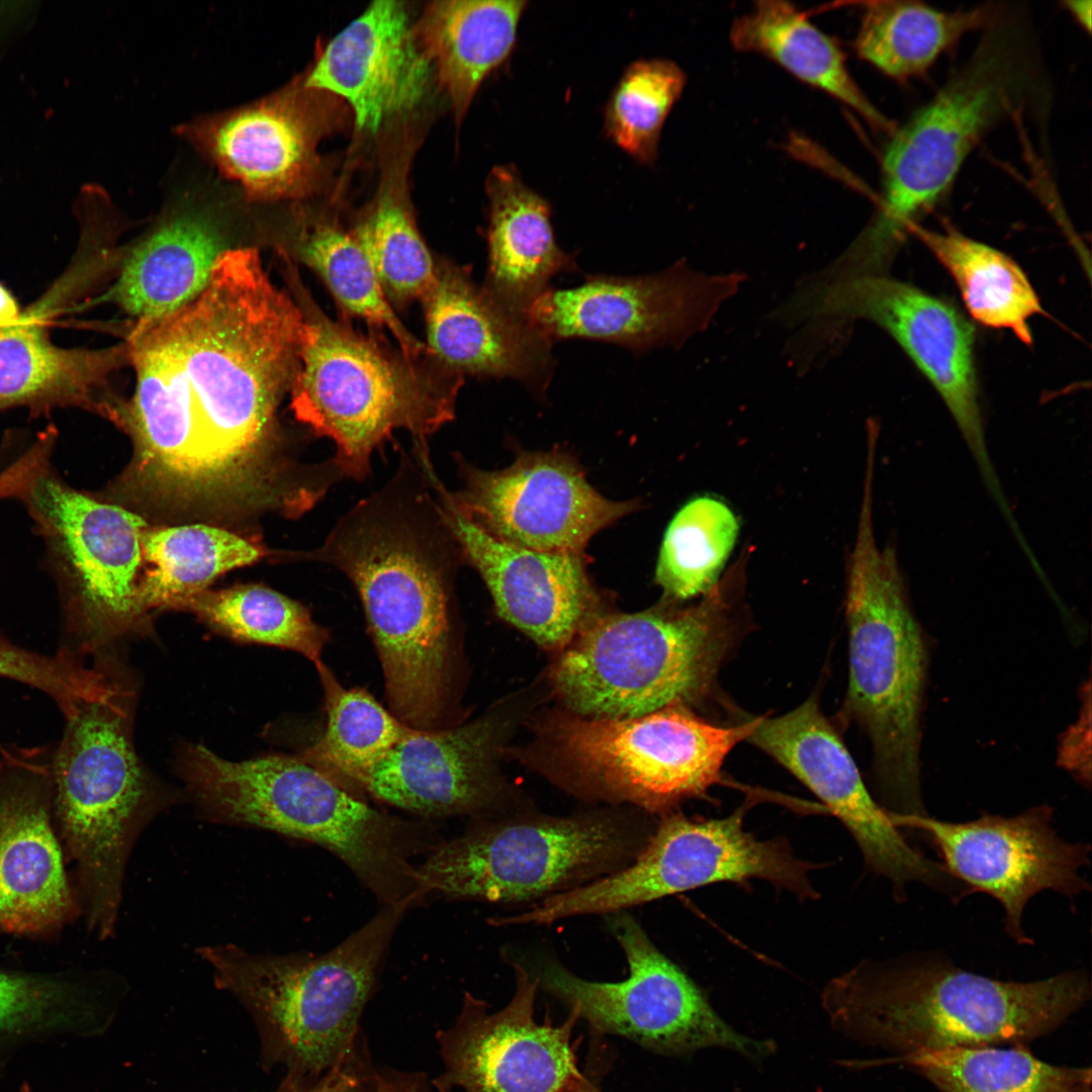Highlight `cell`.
<instances>
[{"mask_svg": "<svg viewBox=\"0 0 1092 1092\" xmlns=\"http://www.w3.org/2000/svg\"><path fill=\"white\" fill-rule=\"evenodd\" d=\"M657 820L628 808L551 816L525 810L478 819L417 866L423 899L529 903L576 889L630 864Z\"/></svg>", "mask_w": 1092, "mask_h": 1092, "instance_id": "obj_11", "label": "cell"}, {"mask_svg": "<svg viewBox=\"0 0 1092 1092\" xmlns=\"http://www.w3.org/2000/svg\"><path fill=\"white\" fill-rule=\"evenodd\" d=\"M23 494L67 573L68 639L60 648L86 659L126 634L146 630L138 601L145 521L43 471Z\"/></svg>", "mask_w": 1092, "mask_h": 1092, "instance_id": "obj_16", "label": "cell"}, {"mask_svg": "<svg viewBox=\"0 0 1092 1092\" xmlns=\"http://www.w3.org/2000/svg\"><path fill=\"white\" fill-rule=\"evenodd\" d=\"M421 301L425 345L440 364L462 376L514 379L544 395L554 369L552 344L503 308L468 268L437 258Z\"/></svg>", "mask_w": 1092, "mask_h": 1092, "instance_id": "obj_27", "label": "cell"}, {"mask_svg": "<svg viewBox=\"0 0 1092 1092\" xmlns=\"http://www.w3.org/2000/svg\"><path fill=\"white\" fill-rule=\"evenodd\" d=\"M20 312L12 295L0 284V328L17 321Z\"/></svg>", "mask_w": 1092, "mask_h": 1092, "instance_id": "obj_48", "label": "cell"}, {"mask_svg": "<svg viewBox=\"0 0 1092 1092\" xmlns=\"http://www.w3.org/2000/svg\"><path fill=\"white\" fill-rule=\"evenodd\" d=\"M324 690L327 726L323 736L297 755L339 785L359 788L372 767L411 730L366 690L345 689L322 661L315 664Z\"/></svg>", "mask_w": 1092, "mask_h": 1092, "instance_id": "obj_38", "label": "cell"}, {"mask_svg": "<svg viewBox=\"0 0 1092 1092\" xmlns=\"http://www.w3.org/2000/svg\"><path fill=\"white\" fill-rule=\"evenodd\" d=\"M998 6L942 10L908 0L867 2L854 49L884 75L906 81L925 74L966 34L981 31Z\"/></svg>", "mask_w": 1092, "mask_h": 1092, "instance_id": "obj_34", "label": "cell"}, {"mask_svg": "<svg viewBox=\"0 0 1092 1092\" xmlns=\"http://www.w3.org/2000/svg\"><path fill=\"white\" fill-rule=\"evenodd\" d=\"M224 250L212 217L183 208L131 249L109 298L134 323L160 318L204 289Z\"/></svg>", "mask_w": 1092, "mask_h": 1092, "instance_id": "obj_30", "label": "cell"}, {"mask_svg": "<svg viewBox=\"0 0 1092 1092\" xmlns=\"http://www.w3.org/2000/svg\"><path fill=\"white\" fill-rule=\"evenodd\" d=\"M1052 86L1027 9L1003 3L971 55L935 95L895 128L882 159V192L851 243L866 262L887 266L915 218L951 188L974 149L1005 121L1044 118Z\"/></svg>", "mask_w": 1092, "mask_h": 1092, "instance_id": "obj_3", "label": "cell"}, {"mask_svg": "<svg viewBox=\"0 0 1092 1092\" xmlns=\"http://www.w3.org/2000/svg\"><path fill=\"white\" fill-rule=\"evenodd\" d=\"M800 342L829 358L855 321L887 332L935 388L998 505L1005 502L986 441L974 329L951 304L887 274L845 280L793 299Z\"/></svg>", "mask_w": 1092, "mask_h": 1092, "instance_id": "obj_13", "label": "cell"}, {"mask_svg": "<svg viewBox=\"0 0 1092 1092\" xmlns=\"http://www.w3.org/2000/svg\"><path fill=\"white\" fill-rule=\"evenodd\" d=\"M745 279L739 271L705 273L685 260L643 276L589 275L573 288L549 287L527 321L551 344L589 339L637 353L679 348L708 329Z\"/></svg>", "mask_w": 1092, "mask_h": 1092, "instance_id": "obj_17", "label": "cell"}, {"mask_svg": "<svg viewBox=\"0 0 1092 1092\" xmlns=\"http://www.w3.org/2000/svg\"><path fill=\"white\" fill-rule=\"evenodd\" d=\"M502 713L447 729H417L368 772L360 789L428 818H496L527 810L511 802L496 769L505 736Z\"/></svg>", "mask_w": 1092, "mask_h": 1092, "instance_id": "obj_24", "label": "cell"}, {"mask_svg": "<svg viewBox=\"0 0 1092 1092\" xmlns=\"http://www.w3.org/2000/svg\"><path fill=\"white\" fill-rule=\"evenodd\" d=\"M53 747L0 755V934L57 938L81 906L53 820Z\"/></svg>", "mask_w": 1092, "mask_h": 1092, "instance_id": "obj_22", "label": "cell"}, {"mask_svg": "<svg viewBox=\"0 0 1092 1092\" xmlns=\"http://www.w3.org/2000/svg\"><path fill=\"white\" fill-rule=\"evenodd\" d=\"M301 324L254 248L225 249L193 300L134 323L125 342L135 387L120 424L133 442L128 483L178 510L294 503L310 466L289 459L277 413Z\"/></svg>", "mask_w": 1092, "mask_h": 1092, "instance_id": "obj_1", "label": "cell"}, {"mask_svg": "<svg viewBox=\"0 0 1092 1092\" xmlns=\"http://www.w3.org/2000/svg\"><path fill=\"white\" fill-rule=\"evenodd\" d=\"M462 486L453 506L494 537L530 550L582 553L590 538L638 508L612 500L561 451L521 452L502 470L456 458Z\"/></svg>", "mask_w": 1092, "mask_h": 1092, "instance_id": "obj_21", "label": "cell"}, {"mask_svg": "<svg viewBox=\"0 0 1092 1092\" xmlns=\"http://www.w3.org/2000/svg\"><path fill=\"white\" fill-rule=\"evenodd\" d=\"M432 73L403 3L375 1L328 42L300 82L344 100L357 129L372 134L422 102Z\"/></svg>", "mask_w": 1092, "mask_h": 1092, "instance_id": "obj_26", "label": "cell"}, {"mask_svg": "<svg viewBox=\"0 0 1092 1092\" xmlns=\"http://www.w3.org/2000/svg\"><path fill=\"white\" fill-rule=\"evenodd\" d=\"M685 72L666 59L638 60L618 81L606 108L613 142L641 163L657 155L663 123L686 85Z\"/></svg>", "mask_w": 1092, "mask_h": 1092, "instance_id": "obj_43", "label": "cell"}, {"mask_svg": "<svg viewBox=\"0 0 1092 1092\" xmlns=\"http://www.w3.org/2000/svg\"><path fill=\"white\" fill-rule=\"evenodd\" d=\"M380 1068L371 1057L367 1040L339 1066L311 1083L282 1080L275 1092H379Z\"/></svg>", "mask_w": 1092, "mask_h": 1092, "instance_id": "obj_45", "label": "cell"}, {"mask_svg": "<svg viewBox=\"0 0 1092 1092\" xmlns=\"http://www.w3.org/2000/svg\"><path fill=\"white\" fill-rule=\"evenodd\" d=\"M609 917L627 960L628 977L619 982L589 981L557 959L542 956L529 966L521 963L539 989L575 1009L598 1031L626 1037L657 1053L682 1055L718 1048L760 1059L772 1052L768 1040L750 1037L728 1024L628 911Z\"/></svg>", "mask_w": 1092, "mask_h": 1092, "instance_id": "obj_15", "label": "cell"}, {"mask_svg": "<svg viewBox=\"0 0 1092 1092\" xmlns=\"http://www.w3.org/2000/svg\"><path fill=\"white\" fill-rule=\"evenodd\" d=\"M908 234L915 235L946 269L978 323L1009 330L1022 343L1031 345L1029 321L1044 310L1015 261L952 228L935 232L914 223Z\"/></svg>", "mask_w": 1092, "mask_h": 1092, "instance_id": "obj_36", "label": "cell"}, {"mask_svg": "<svg viewBox=\"0 0 1092 1092\" xmlns=\"http://www.w3.org/2000/svg\"><path fill=\"white\" fill-rule=\"evenodd\" d=\"M112 1015L96 975L0 966V1073L29 1046L102 1033Z\"/></svg>", "mask_w": 1092, "mask_h": 1092, "instance_id": "obj_31", "label": "cell"}, {"mask_svg": "<svg viewBox=\"0 0 1092 1092\" xmlns=\"http://www.w3.org/2000/svg\"><path fill=\"white\" fill-rule=\"evenodd\" d=\"M133 691L116 662L106 687L65 718L53 747V820L86 930L115 932L132 847L164 799L142 767L131 738Z\"/></svg>", "mask_w": 1092, "mask_h": 1092, "instance_id": "obj_9", "label": "cell"}, {"mask_svg": "<svg viewBox=\"0 0 1092 1092\" xmlns=\"http://www.w3.org/2000/svg\"><path fill=\"white\" fill-rule=\"evenodd\" d=\"M737 714L722 726L685 706L624 719L567 712L542 729V769L574 796L662 817L723 781L726 757L752 731L750 715Z\"/></svg>", "mask_w": 1092, "mask_h": 1092, "instance_id": "obj_12", "label": "cell"}, {"mask_svg": "<svg viewBox=\"0 0 1092 1092\" xmlns=\"http://www.w3.org/2000/svg\"><path fill=\"white\" fill-rule=\"evenodd\" d=\"M750 553L743 549L695 604L663 601L642 612L595 617L550 671L568 713L634 718L719 698L720 670L751 627L745 600Z\"/></svg>", "mask_w": 1092, "mask_h": 1092, "instance_id": "obj_5", "label": "cell"}, {"mask_svg": "<svg viewBox=\"0 0 1092 1092\" xmlns=\"http://www.w3.org/2000/svg\"><path fill=\"white\" fill-rule=\"evenodd\" d=\"M893 824L929 840L947 874L968 894L983 892L1005 912L1004 926L1019 944L1031 943L1022 928L1023 911L1039 892L1073 898L1089 890L1081 870L1090 845L1063 839L1053 828V809L1041 805L1010 817L985 814L968 822L889 810Z\"/></svg>", "mask_w": 1092, "mask_h": 1092, "instance_id": "obj_19", "label": "cell"}, {"mask_svg": "<svg viewBox=\"0 0 1092 1092\" xmlns=\"http://www.w3.org/2000/svg\"><path fill=\"white\" fill-rule=\"evenodd\" d=\"M173 609L194 614L213 630L241 642L286 648L314 665L330 639L300 603L269 587L245 584L179 601Z\"/></svg>", "mask_w": 1092, "mask_h": 1092, "instance_id": "obj_40", "label": "cell"}, {"mask_svg": "<svg viewBox=\"0 0 1092 1092\" xmlns=\"http://www.w3.org/2000/svg\"><path fill=\"white\" fill-rule=\"evenodd\" d=\"M844 607L848 682L840 720L868 736L875 783L891 811L924 815L920 750L927 646L897 552L891 544H878L869 482L847 560Z\"/></svg>", "mask_w": 1092, "mask_h": 1092, "instance_id": "obj_7", "label": "cell"}, {"mask_svg": "<svg viewBox=\"0 0 1092 1092\" xmlns=\"http://www.w3.org/2000/svg\"><path fill=\"white\" fill-rule=\"evenodd\" d=\"M940 1092H1091V1069L1055 1066L1025 1044L953 1048L897 1058Z\"/></svg>", "mask_w": 1092, "mask_h": 1092, "instance_id": "obj_39", "label": "cell"}, {"mask_svg": "<svg viewBox=\"0 0 1092 1092\" xmlns=\"http://www.w3.org/2000/svg\"><path fill=\"white\" fill-rule=\"evenodd\" d=\"M407 908L381 906L363 926L323 953H259L236 944L197 954L217 988L233 995L258 1030L262 1062L284 1080L317 1081L364 1037L360 1020Z\"/></svg>", "mask_w": 1092, "mask_h": 1092, "instance_id": "obj_10", "label": "cell"}, {"mask_svg": "<svg viewBox=\"0 0 1092 1092\" xmlns=\"http://www.w3.org/2000/svg\"><path fill=\"white\" fill-rule=\"evenodd\" d=\"M746 805L724 818L679 812L660 817L646 845L622 870L536 904L539 925L611 915L715 883L760 879L800 899H816V864L799 858L784 837L758 839L743 825Z\"/></svg>", "mask_w": 1092, "mask_h": 1092, "instance_id": "obj_14", "label": "cell"}, {"mask_svg": "<svg viewBox=\"0 0 1092 1092\" xmlns=\"http://www.w3.org/2000/svg\"><path fill=\"white\" fill-rule=\"evenodd\" d=\"M437 489L466 562L482 577L497 615L546 649L562 650L599 614L582 553L530 550L486 532Z\"/></svg>", "mask_w": 1092, "mask_h": 1092, "instance_id": "obj_25", "label": "cell"}, {"mask_svg": "<svg viewBox=\"0 0 1092 1092\" xmlns=\"http://www.w3.org/2000/svg\"><path fill=\"white\" fill-rule=\"evenodd\" d=\"M489 198L487 272L482 286L515 317L527 321L535 300L560 273L577 270L559 248L549 203L511 166L495 167L486 180Z\"/></svg>", "mask_w": 1092, "mask_h": 1092, "instance_id": "obj_29", "label": "cell"}, {"mask_svg": "<svg viewBox=\"0 0 1092 1092\" xmlns=\"http://www.w3.org/2000/svg\"><path fill=\"white\" fill-rule=\"evenodd\" d=\"M428 449L401 451L397 469L297 557L353 583L379 655L387 699L442 697L452 681L455 577L466 562L439 495Z\"/></svg>", "mask_w": 1092, "mask_h": 1092, "instance_id": "obj_2", "label": "cell"}, {"mask_svg": "<svg viewBox=\"0 0 1092 1092\" xmlns=\"http://www.w3.org/2000/svg\"><path fill=\"white\" fill-rule=\"evenodd\" d=\"M738 529L725 503L711 496L687 503L665 531L656 564L663 601L681 604L707 594L721 577Z\"/></svg>", "mask_w": 1092, "mask_h": 1092, "instance_id": "obj_42", "label": "cell"}, {"mask_svg": "<svg viewBox=\"0 0 1092 1092\" xmlns=\"http://www.w3.org/2000/svg\"><path fill=\"white\" fill-rule=\"evenodd\" d=\"M737 51L759 54L800 81L822 90L857 112L877 129L892 133L893 121L864 95L852 78L838 43L793 4L756 2L730 29Z\"/></svg>", "mask_w": 1092, "mask_h": 1092, "instance_id": "obj_33", "label": "cell"}, {"mask_svg": "<svg viewBox=\"0 0 1092 1092\" xmlns=\"http://www.w3.org/2000/svg\"><path fill=\"white\" fill-rule=\"evenodd\" d=\"M302 311L290 407L317 436L331 439L344 477L363 480L372 455L394 432L418 443L453 421L463 376L430 353L413 357L325 313L289 271Z\"/></svg>", "mask_w": 1092, "mask_h": 1092, "instance_id": "obj_8", "label": "cell"}, {"mask_svg": "<svg viewBox=\"0 0 1092 1092\" xmlns=\"http://www.w3.org/2000/svg\"><path fill=\"white\" fill-rule=\"evenodd\" d=\"M526 6L524 0H445L425 8L415 31L457 119L513 52Z\"/></svg>", "mask_w": 1092, "mask_h": 1092, "instance_id": "obj_32", "label": "cell"}, {"mask_svg": "<svg viewBox=\"0 0 1092 1092\" xmlns=\"http://www.w3.org/2000/svg\"><path fill=\"white\" fill-rule=\"evenodd\" d=\"M317 92L300 80L240 107L196 117L178 133L240 187L245 200L300 199L315 189L325 132Z\"/></svg>", "mask_w": 1092, "mask_h": 1092, "instance_id": "obj_23", "label": "cell"}, {"mask_svg": "<svg viewBox=\"0 0 1092 1092\" xmlns=\"http://www.w3.org/2000/svg\"><path fill=\"white\" fill-rule=\"evenodd\" d=\"M511 965L515 992L505 1007L491 1012L466 992L452 1024L437 1030L442 1070L430 1083L438 1092H574L584 1078L571 1044L578 1012L560 1025L538 1023V983L521 963Z\"/></svg>", "mask_w": 1092, "mask_h": 1092, "instance_id": "obj_20", "label": "cell"}, {"mask_svg": "<svg viewBox=\"0 0 1092 1092\" xmlns=\"http://www.w3.org/2000/svg\"><path fill=\"white\" fill-rule=\"evenodd\" d=\"M1064 5L1076 22L1089 33L1091 31L1092 2L1090 0L1066 1Z\"/></svg>", "mask_w": 1092, "mask_h": 1092, "instance_id": "obj_47", "label": "cell"}, {"mask_svg": "<svg viewBox=\"0 0 1092 1092\" xmlns=\"http://www.w3.org/2000/svg\"><path fill=\"white\" fill-rule=\"evenodd\" d=\"M17 1092H33V1090H32V1088H31L30 1084H29V1083H28L27 1081H25V1080H24V1081H23V1082H22V1083L20 1084V1086H19V1088H18Z\"/></svg>", "mask_w": 1092, "mask_h": 1092, "instance_id": "obj_50", "label": "cell"}, {"mask_svg": "<svg viewBox=\"0 0 1092 1092\" xmlns=\"http://www.w3.org/2000/svg\"><path fill=\"white\" fill-rule=\"evenodd\" d=\"M52 301L48 295L0 328V410L73 405L117 424L122 401L109 380L129 364L126 342L90 350L54 345L44 328Z\"/></svg>", "mask_w": 1092, "mask_h": 1092, "instance_id": "obj_28", "label": "cell"}, {"mask_svg": "<svg viewBox=\"0 0 1092 1092\" xmlns=\"http://www.w3.org/2000/svg\"><path fill=\"white\" fill-rule=\"evenodd\" d=\"M0 677L19 681L44 693L58 705L64 718L78 703L93 696L101 681L94 664L60 649L54 655L14 644L0 634Z\"/></svg>", "mask_w": 1092, "mask_h": 1092, "instance_id": "obj_44", "label": "cell"}, {"mask_svg": "<svg viewBox=\"0 0 1092 1092\" xmlns=\"http://www.w3.org/2000/svg\"><path fill=\"white\" fill-rule=\"evenodd\" d=\"M1078 720L1067 729L1059 745L1058 760L1081 785L1090 786V680L1082 688Z\"/></svg>", "mask_w": 1092, "mask_h": 1092, "instance_id": "obj_46", "label": "cell"}, {"mask_svg": "<svg viewBox=\"0 0 1092 1092\" xmlns=\"http://www.w3.org/2000/svg\"><path fill=\"white\" fill-rule=\"evenodd\" d=\"M745 741L769 755L810 790L847 829L866 866L892 882L898 898L917 882L961 899L964 887L941 862L914 848L869 792L858 767L816 693L780 716H750Z\"/></svg>", "mask_w": 1092, "mask_h": 1092, "instance_id": "obj_18", "label": "cell"}, {"mask_svg": "<svg viewBox=\"0 0 1092 1092\" xmlns=\"http://www.w3.org/2000/svg\"><path fill=\"white\" fill-rule=\"evenodd\" d=\"M287 251L321 278L344 313L388 332L410 356L429 353L397 316L351 229L330 216L297 214Z\"/></svg>", "mask_w": 1092, "mask_h": 1092, "instance_id": "obj_35", "label": "cell"}, {"mask_svg": "<svg viewBox=\"0 0 1092 1092\" xmlns=\"http://www.w3.org/2000/svg\"><path fill=\"white\" fill-rule=\"evenodd\" d=\"M178 770L209 820L311 842L339 857L380 906L420 899L417 866L442 840L428 823L379 811L297 756L231 761L186 745Z\"/></svg>", "mask_w": 1092, "mask_h": 1092, "instance_id": "obj_6", "label": "cell"}, {"mask_svg": "<svg viewBox=\"0 0 1092 1092\" xmlns=\"http://www.w3.org/2000/svg\"><path fill=\"white\" fill-rule=\"evenodd\" d=\"M393 308L421 301L437 269L404 186L387 181L350 228Z\"/></svg>", "mask_w": 1092, "mask_h": 1092, "instance_id": "obj_41", "label": "cell"}, {"mask_svg": "<svg viewBox=\"0 0 1092 1092\" xmlns=\"http://www.w3.org/2000/svg\"><path fill=\"white\" fill-rule=\"evenodd\" d=\"M263 550L222 528L191 524L144 532L138 601L144 615L173 609L181 600L207 589L219 575L249 565Z\"/></svg>", "mask_w": 1092, "mask_h": 1092, "instance_id": "obj_37", "label": "cell"}, {"mask_svg": "<svg viewBox=\"0 0 1092 1092\" xmlns=\"http://www.w3.org/2000/svg\"><path fill=\"white\" fill-rule=\"evenodd\" d=\"M1090 998L1084 971L1002 981L938 954H916L858 964L826 985L822 1005L838 1032L902 1057L1025 1044L1060 1027Z\"/></svg>", "mask_w": 1092, "mask_h": 1092, "instance_id": "obj_4", "label": "cell"}, {"mask_svg": "<svg viewBox=\"0 0 1092 1092\" xmlns=\"http://www.w3.org/2000/svg\"><path fill=\"white\" fill-rule=\"evenodd\" d=\"M577 1092H602L587 1080H584L579 1086Z\"/></svg>", "mask_w": 1092, "mask_h": 1092, "instance_id": "obj_49", "label": "cell"}]
</instances>
